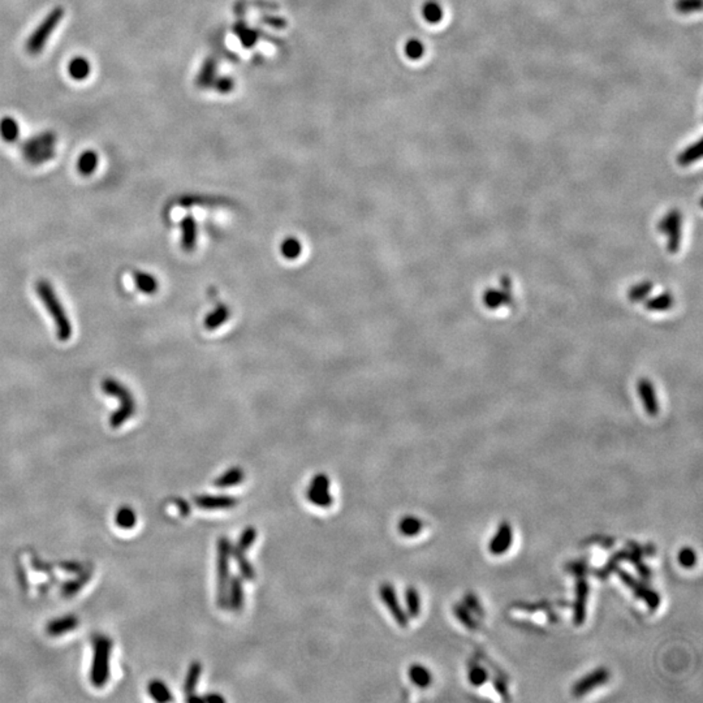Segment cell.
I'll list each match as a JSON object with an SVG mask.
<instances>
[{"label": "cell", "instance_id": "4", "mask_svg": "<svg viewBox=\"0 0 703 703\" xmlns=\"http://www.w3.org/2000/svg\"><path fill=\"white\" fill-rule=\"evenodd\" d=\"M64 17V10L61 7H56L41 21V24L31 31L28 41L25 42V50L29 55H40L47 42L50 41L54 31L59 26L61 20Z\"/></svg>", "mask_w": 703, "mask_h": 703}, {"label": "cell", "instance_id": "27", "mask_svg": "<svg viewBox=\"0 0 703 703\" xmlns=\"http://www.w3.org/2000/svg\"><path fill=\"white\" fill-rule=\"evenodd\" d=\"M77 624L79 622L74 616H65V617H61V619L50 622L47 625V633L52 637L61 636L64 633L71 632L72 629H74L77 627Z\"/></svg>", "mask_w": 703, "mask_h": 703}, {"label": "cell", "instance_id": "36", "mask_svg": "<svg viewBox=\"0 0 703 703\" xmlns=\"http://www.w3.org/2000/svg\"><path fill=\"white\" fill-rule=\"evenodd\" d=\"M702 155V152H701V141H698L697 145L694 146H690L686 152H684L680 156H679V164L681 165H688V164L694 163L697 159H700Z\"/></svg>", "mask_w": 703, "mask_h": 703}, {"label": "cell", "instance_id": "7", "mask_svg": "<svg viewBox=\"0 0 703 703\" xmlns=\"http://www.w3.org/2000/svg\"><path fill=\"white\" fill-rule=\"evenodd\" d=\"M306 499L318 508H330L332 506L331 479L326 473H318L312 478L306 489Z\"/></svg>", "mask_w": 703, "mask_h": 703}, {"label": "cell", "instance_id": "40", "mask_svg": "<svg viewBox=\"0 0 703 703\" xmlns=\"http://www.w3.org/2000/svg\"><path fill=\"white\" fill-rule=\"evenodd\" d=\"M464 601H465V607L468 608L469 611H473L474 613L479 615V616H482V615H483L482 607H480L479 601L477 599V597H476V595H473V594H468V595L465 597V599H464Z\"/></svg>", "mask_w": 703, "mask_h": 703}, {"label": "cell", "instance_id": "8", "mask_svg": "<svg viewBox=\"0 0 703 703\" xmlns=\"http://www.w3.org/2000/svg\"><path fill=\"white\" fill-rule=\"evenodd\" d=\"M681 225H683V216L679 210L670 211L659 222V231L668 237L667 248H668V252H671V253H676L680 248Z\"/></svg>", "mask_w": 703, "mask_h": 703}, {"label": "cell", "instance_id": "14", "mask_svg": "<svg viewBox=\"0 0 703 703\" xmlns=\"http://www.w3.org/2000/svg\"><path fill=\"white\" fill-rule=\"evenodd\" d=\"M589 598V583L586 580H577L576 583V599L573 606V622L574 625H582L586 620V606Z\"/></svg>", "mask_w": 703, "mask_h": 703}, {"label": "cell", "instance_id": "32", "mask_svg": "<svg viewBox=\"0 0 703 703\" xmlns=\"http://www.w3.org/2000/svg\"><path fill=\"white\" fill-rule=\"evenodd\" d=\"M673 305V296L670 295L668 292L663 293V295L656 296L654 298H650L647 302H646V309L647 310H652V312H665L668 309H671V306Z\"/></svg>", "mask_w": 703, "mask_h": 703}, {"label": "cell", "instance_id": "16", "mask_svg": "<svg viewBox=\"0 0 703 703\" xmlns=\"http://www.w3.org/2000/svg\"><path fill=\"white\" fill-rule=\"evenodd\" d=\"M637 389H638L640 398H643V407L646 409L647 414L652 416V417L656 416L659 412V404H658V398L655 395V389H654L652 383H650L647 379H641L638 382Z\"/></svg>", "mask_w": 703, "mask_h": 703}, {"label": "cell", "instance_id": "18", "mask_svg": "<svg viewBox=\"0 0 703 703\" xmlns=\"http://www.w3.org/2000/svg\"><path fill=\"white\" fill-rule=\"evenodd\" d=\"M68 73L72 80L83 81L92 73V64L83 56H74L68 64Z\"/></svg>", "mask_w": 703, "mask_h": 703}, {"label": "cell", "instance_id": "38", "mask_svg": "<svg viewBox=\"0 0 703 703\" xmlns=\"http://www.w3.org/2000/svg\"><path fill=\"white\" fill-rule=\"evenodd\" d=\"M628 556H629V553H627V552H624V551H622V552H619V553H616V555L612 558L611 560L608 561V563L604 565V568H603L601 572H598V574H599L601 579L604 580L608 574H611L612 572L615 571V569L617 568L619 563H622V561L624 560L625 558H628Z\"/></svg>", "mask_w": 703, "mask_h": 703}, {"label": "cell", "instance_id": "17", "mask_svg": "<svg viewBox=\"0 0 703 703\" xmlns=\"http://www.w3.org/2000/svg\"><path fill=\"white\" fill-rule=\"evenodd\" d=\"M483 302L489 309H499L501 305H510L512 302L510 284H503V291L489 289L483 295Z\"/></svg>", "mask_w": 703, "mask_h": 703}, {"label": "cell", "instance_id": "22", "mask_svg": "<svg viewBox=\"0 0 703 703\" xmlns=\"http://www.w3.org/2000/svg\"><path fill=\"white\" fill-rule=\"evenodd\" d=\"M201 673H202V664L198 661H194V662L191 663L189 668H188V672H186V676H185V683H184V693L186 694L189 697H192L195 693V689H197V685H198V681H200V677H201Z\"/></svg>", "mask_w": 703, "mask_h": 703}, {"label": "cell", "instance_id": "33", "mask_svg": "<svg viewBox=\"0 0 703 703\" xmlns=\"http://www.w3.org/2000/svg\"><path fill=\"white\" fill-rule=\"evenodd\" d=\"M136 513L134 510L128 508V507H124L122 510H118L116 513V517H115V521H116V525L122 529H132L133 526L136 525Z\"/></svg>", "mask_w": 703, "mask_h": 703}, {"label": "cell", "instance_id": "10", "mask_svg": "<svg viewBox=\"0 0 703 703\" xmlns=\"http://www.w3.org/2000/svg\"><path fill=\"white\" fill-rule=\"evenodd\" d=\"M619 577H620L622 583L627 585L633 591V594L637 598L643 599L647 604V607L650 610L654 611V610H656L659 607V604H661L659 595L655 591L649 589L643 582L638 581L637 579L633 577L632 574H629L628 572L622 571V569L619 571Z\"/></svg>", "mask_w": 703, "mask_h": 703}, {"label": "cell", "instance_id": "39", "mask_svg": "<svg viewBox=\"0 0 703 703\" xmlns=\"http://www.w3.org/2000/svg\"><path fill=\"white\" fill-rule=\"evenodd\" d=\"M701 8V0H679L677 1V10L680 12H692Z\"/></svg>", "mask_w": 703, "mask_h": 703}, {"label": "cell", "instance_id": "31", "mask_svg": "<svg viewBox=\"0 0 703 703\" xmlns=\"http://www.w3.org/2000/svg\"><path fill=\"white\" fill-rule=\"evenodd\" d=\"M468 679L469 683L478 688L489 680V672L486 671V668L479 665L478 663L471 662L469 664Z\"/></svg>", "mask_w": 703, "mask_h": 703}, {"label": "cell", "instance_id": "12", "mask_svg": "<svg viewBox=\"0 0 703 703\" xmlns=\"http://www.w3.org/2000/svg\"><path fill=\"white\" fill-rule=\"evenodd\" d=\"M513 542V530L510 522L504 521L499 525L495 535L491 538L489 543V551L494 556H500L510 550Z\"/></svg>", "mask_w": 703, "mask_h": 703}, {"label": "cell", "instance_id": "21", "mask_svg": "<svg viewBox=\"0 0 703 703\" xmlns=\"http://www.w3.org/2000/svg\"><path fill=\"white\" fill-rule=\"evenodd\" d=\"M0 137L4 143H16L20 137V125L10 116H4L0 120Z\"/></svg>", "mask_w": 703, "mask_h": 703}, {"label": "cell", "instance_id": "29", "mask_svg": "<svg viewBox=\"0 0 703 703\" xmlns=\"http://www.w3.org/2000/svg\"><path fill=\"white\" fill-rule=\"evenodd\" d=\"M405 612L409 617L414 619L421 612V597L414 586H409L405 590Z\"/></svg>", "mask_w": 703, "mask_h": 703}, {"label": "cell", "instance_id": "13", "mask_svg": "<svg viewBox=\"0 0 703 703\" xmlns=\"http://www.w3.org/2000/svg\"><path fill=\"white\" fill-rule=\"evenodd\" d=\"M194 504L200 510H232L239 504V500L228 495H198L194 498Z\"/></svg>", "mask_w": 703, "mask_h": 703}, {"label": "cell", "instance_id": "15", "mask_svg": "<svg viewBox=\"0 0 703 703\" xmlns=\"http://www.w3.org/2000/svg\"><path fill=\"white\" fill-rule=\"evenodd\" d=\"M244 579L241 576H234L231 577L229 586H228V606L227 608H231L234 612H240L243 610L245 603Z\"/></svg>", "mask_w": 703, "mask_h": 703}, {"label": "cell", "instance_id": "5", "mask_svg": "<svg viewBox=\"0 0 703 703\" xmlns=\"http://www.w3.org/2000/svg\"><path fill=\"white\" fill-rule=\"evenodd\" d=\"M56 137L52 132H43L31 137L22 145V155L28 163L40 165L46 163L55 155Z\"/></svg>", "mask_w": 703, "mask_h": 703}, {"label": "cell", "instance_id": "37", "mask_svg": "<svg viewBox=\"0 0 703 703\" xmlns=\"http://www.w3.org/2000/svg\"><path fill=\"white\" fill-rule=\"evenodd\" d=\"M677 560H679L681 567L686 568V569H690L692 567L695 565V563H697V553L690 547H684V549L679 551Z\"/></svg>", "mask_w": 703, "mask_h": 703}, {"label": "cell", "instance_id": "35", "mask_svg": "<svg viewBox=\"0 0 703 703\" xmlns=\"http://www.w3.org/2000/svg\"><path fill=\"white\" fill-rule=\"evenodd\" d=\"M652 292V284L649 283V282H645V283H640L637 286H633L632 289L629 291V300L632 302H641L643 300H645L647 296L650 295Z\"/></svg>", "mask_w": 703, "mask_h": 703}, {"label": "cell", "instance_id": "30", "mask_svg": "<svg viewBox=\"0 0 703 703\" xmlns=\"http://www.w3.org/2000/svg\"><path fill=\"white\" fill-rule=\"evenodd\" d=\"M257 535H258V531L255 529L254 526H248L245 528L239 540L236 542V544H232V549L237 551H243V552H248L250 550V547L254 544L255 540H257Z\"/></svg>", "mask_w": 703, "mask_h": 703}, {"label": "cell", "instance_id": "1", "mask_svg": "<svg viewBox=\"0 0 703 703\" xmlns=\"http://www.w3.org/2000/svg\"><path fill=\"white\" fill-rule=\"evenodd\" d=\"M35 291L41 298L42 304L51 316L56 327V337L60 341H68L73 332L71 321L70 316H67L59 297L55 293L51 283L49 280L42 279L35 284Z\"/></svg>", "mask_w": 703, "mask_h": 703}, {"label": "cell", "instance_id": "2", "mask_svg": "<svg viewBox=\"0 0 703 703\" xmlns=\"http://www.w3.org/2000/svg\"><path fill=\"white\" fill-rule=\"evenodd\" d=\"M232 558V543L227 537H220L216 543V603L220 608L228 606V586L231 581L229 563Z\"/></svg>", "mask_w": 703, "mask_h": 703}, {"label": "cell", "instance_id": "20", "mask_svg": "<svg viewBox=\"0 0 703 703\" xmlns=\"http://www.w3.org/2000/svg\"><path fill=\"white\" fill-rule=\"evenodd\" d=\"M408 677L410 683L421 689H426L433 683V674L428 668L422 664H412L408 668Z\"/></svg>", "mask_w": 703, "mask_h": 703}, {"label": "cell", "instance_id": "26", "mask_svg": "<svg viewBox=\"0 0 703 703\" xmlns=\"http://www.w3.org/2000/svg\"><path fill=\"white\" fill-rule=\"evenodd\" d=\"M232 558H234L236 563H237V567H239L240 574H241V577L244 579L245 581H254L257 573H255L254 568H253L252 563L248 560V558H246V552L232 549Z\"/></svg>", "mask_w": 703, "mask_h": 703}, {"label": "cell", "instance_id": "43", "mask_svg": "<svg viewBox=\"0 0 703 703\" xmlns=\"http://www.w3.org/2000/svg\"><path fill=\"white\" fill-rule=\"evenodd\" d=\"M202 701H206V702H225V697H222L220 694L218 693L209 694V695H206V697L202 698Z\"/></svg>", "mask_w": 703, "mask_h": 703}, {"label": "cell", "instance_id": "34", "mask_svg": "<svg viewBox=\"0 0 703 703\" xmlns=\"http://www.w3.org/2000/svg\"><path fill=\"white\" fill-rule=\"evenodd\" d=\"M453 613L455 616L458 617L459 620L464 627H467L469 631H474L477 629V622H474L473 616L470 615V611L468 608L464 606V604H455L453 606Z\"/></svg>", "mask_w": 703, "mask_h": 703}, {"label": "cell", "instance_id": "24", "mask_svg": "<svg viewBox=\"0 0 703 703\" xmlns=\"http://www.w3.org/2000/svg\"><path fill=\"white\" fill-rule=\"evenodd\" d=\"M423 529V524L422 521L419 520L418 517H414V516H405L403 517L401 520L398 521V533L405 537V538H413L418 535L421 531Z\"/></svg>", "mask_w": 703, "mask_h": 703}, {"label": "cell", "instance_id": "3", "mask_svg": "<svg viewBox=\"0 0 703 703\" xmlns=\"http://www.w3.org/2000/svg\"><path fill=\"white\" fill-rule=\"evenodd\" d=\"M103 392L118 398L120 403V408L118 409L110 418V425L113 428H120L127 419L133 417L136 412V403L132 392L118 382L115 378H106L102 382Z\"/></svg>", "mask_w": 703, "mask_h": 703}, {"label": "cell", "instance_id": "9", "mask_svg": "<svg viewBox=\"0 0 703 703\" xmlns=\"http://www.w3.org/2000/svg\"><path fill=\"white\" fill-rule=\"evenodd\" d=\"M379 597L387 607L388 612L392 615L394 620L398 622V627L405 628L408 625L409 616L398 601V594L394 585L389 582L382 583L379 586Z\"/></svg>", "mask_w": 703, "mask_h": 703}, {"label": "cell", "instance_id": "41", "mask_svg": "<svg viewBox=\"0 0 703 703\" xmlns=\"http://www.w3.org/2000/svg\"><path fill=\"white\" fill-rule=\"evenodd\" d=\"M426 17L428 20L433 21V22H437V21L440 20L442 17V10L439 8L438 4L433 3V4H428L426 7Z\"/></svg>", "mask_w": 703, "mask_h": 703}, {"label": "cell", "instance_id": "11", "mask_svg": "<svg viewBox=\"0 0 703 703\" xmlns=\"http://www.w3.org/2000/svg\"><path fill=\"white\" fill-rule=\"evenodd\" d=\"M610 676L611 674L607 668L599 667V668L594 670L592 672L588 673L586 676L582 677L581 680H579L577 683L574 684L572 688V694L574 697H583V695L590 693L591 690H594L595 688L607 683Z\"/></svg>", "mask_w": 703, "mask_h": 703}, {"label": "cell", "instance_id": "25", "mask_svg": "<svg viewBox=\"0 0 703 703\" xmlns=\"http://www.w3.org/2000/svg\"><path fill=\"white\" fill-rule=\"evenodd\" d=\"M133 280L138 291H141L145 295H153L158 291V282L153 275L143 273V271H134L133 273Z\"/></svg>", "mask_w": 703, "mask_h": 703}, {"label": "cell", "instance_id": "23", "mask_svg": "<svg viewBox=\"0 0 703 703\" xmlns=\"http://www.w3.org/2000/svg\"><path fill=\"white\" fill-rule=\"evenodd\" d=\"M99 163V156L94 150H86L77 159V171L82 176H90L94 174Z\"/></svg>", "mask_w": 703, "mask_h": 703}, {"label": "cell", "instance_id": "6", "mask_svg": "<svg viewBox=\"0 0 703 703\" xmlns=\"http://www.w3.org/2000/svg\"><path fill=\"white\" fill-rule=\"evenodd\" d=\"M110 654H111V641L107 637H98L94 643V659L90 673L92 685L97 688H102L108 680Z\"/></svg>", "mask_w": 703, "mask_h": 703}, {"label": "cell", "instance_id": "19", "mask_svg": "<svg viewBox=\"0 0 703 703\" xmlns=\"http://www.w3.org/2000/svg\"><path fill=\"white\" fill-rule=\"evenodd\" d=\"M245 479V473L240 467H234L225 470L223 474H220L214 480L215 487L218 489H229L240 485Z\"/></svg>", "mask_w": 703, "mask_h": 703}, {"label": "cell", "instance_id": "42", "mask_svg": "<svg viewBox=\"0 0 703 703\" xmlns=\"http://www.w3.org/2000/svg\"><path fill=\"white\" fill-rule=\"evenodd\" d=\"M494 686L496 688V690L499 692L500 695L506 700H508V688H507V684L500 681L499 679H494Z\"/></svg>", "mask_w": 703, "mask_h": 703}, {"label": "cell", "instance_id": "28", "mask_svg": "<svg viewBox=\"0 0 703 703\" xmlns=\"http://www.w3.org/2000/svg\"><path fill=\"white\" fill-rule=\"evenodd\" d=\"M147 692L150 697L156 702H170L172 701V694L170 692V688L161 680H153L149 683Z\"/></svg>", "mask_w": 703, "mask_h": 703}]
</instances>
